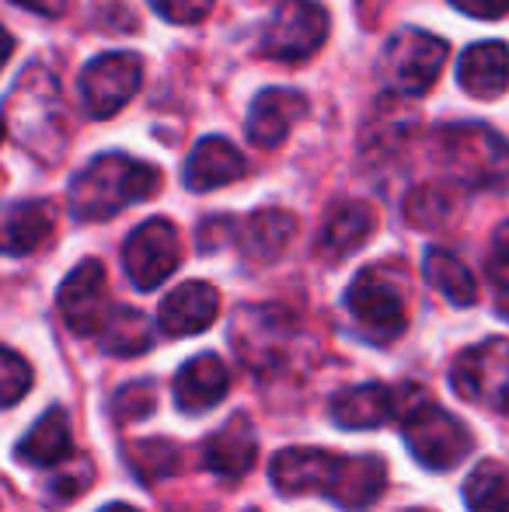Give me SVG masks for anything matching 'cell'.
Listing matches in <instances>:
<instances>
[{"mask_svg": "<svg viewBox=\"0 0 509 512\" xmlns=\"http://www.w3.org/2000/svg\"><path fill=\"white\" fill-rule=\"evenodd\" d=\"M272 488L283 495H321L335 506L360 512L374 506L387 488V464L374 453L321 450V446H290L276 453L269 467Z\"/></svg>", "mask_w": 509, "mask_h": 512, "instance_id": "obj_1", "label": "cell"}, {"mask_svg": "<svg viewBox=\"0 0 509 512\" xmlns=\"http://www.w3.org/2000/svg\"><path fill=\"white\" fill-rule=\"evenodd\" d=\"M161 171L126 154H102L70 182V213L84 223L109 220L161 192Z\"/></svg>", "mask_w": 509, "mask_h": 512, "instance_id": "obj_2", "label": "cell"}, {"mask_svg": "<svg viewBox=\"0 0 509 512\" xmlns=\"http://www.w3.org/2000/svg\"><path fill=\"white\" fill-rule=\"evenodd\" d=\"M401 436L412 457L429 471H450L471 453L475 439H471L468 425L447 408L426 401L422 391H412L405 411H401Z\"/></svg>", "mask_w": 509, "mask_h": 512, "instance_id": "obj_3", "label": "cell"}, {"mask_svg": "<svg viewBox=\"0 0 509 512\" xmlns=\"http://www.w3.org/2000/svg\"><path fill=\"white\" fill-rule=\"evenodd\" d=\"M436 150H440V164L464 185H489L509 182V143L496 129L482 126V122H461V126H447L436 136Z\"/></svg>", "mask_w": 509, "mask_h": 512, "instance_id": "obj_4", "label": "cell"}, {"mask_svg": "<svg viewBox=\"0 0 509 512\" xmlns=\"http://www.w3.org/2000/svg\"><path fill=\"white\" fill-rule=\"evenodd\" d=\"M447 42L440 35H429L422 28H401L387 39L381 56V74L384 84L394 95L419 98L440 77L443 63H447Z\"/></svg>", "mask_w": 509, "mask_h": 512, "instance_id": "obj_5", "label": "cell"}, {"mask_svg": "<svg viewBox=\"0 0 509 512\" xmlns=\"http://www.w3.org/2000/svg\"><path fill=\"white\" fill-rule=\"evenodd\" d=\"M450 387L478 408L509 415V338H485L450 366Z\"/></svg>", "mask_w": 509, "mask_h": 512, "instance_id": "obj_6", "label": "cell"}, {"mask_svg": "<svg viewBox=\"0 0 509 512\" xmlns=\"http://www.w3.org/2000/svg\"><path fill=\"white\" fill-rule=\"evenodd\" d=\"M328 39V11L318 0H283L262 28V56L297 63L314 56Z\"/></svg>", "mask_w": 509, "mask_h": 512, "instance_id": "obj_7", "label": "cell"}, {"mask_svg": "<svg viewBox=\"0 0 509 512\" xmlns=\"http://www.w3.org/2000/svg\"><path fill=\"white\" fill-rule=\"evenodd\" d=\"M346 307L353 314V321L360 324V331L367 338H374L377 345H387L408 328V310L405 297L398 286L387 279L384 269H363L360 276L349 283L346 290Z\"/></svg>", "mask_w": 509, "mask_h": 512, "instance_id": "obj_8", "label": "cell"}, {"mask_svg": "<svg viewBox=\"0 0 509 512\" xmlns=\"http://www.w3.org/2000/svg\"><path fill=\"white\" fill-rule=\"evenodd\" d=\"M182 262V237L164 216L140 223L123 244V269L136 290L150 293L171 276Z\"/></svg>", "mask_w": 509, "mask_h": 512, "instance_id": "obj_9", "label": "cell"}, {"mask_svg": "<svg viewBox=\"0 0 509 512\" xmlns=\"http://www.w3.org/2000/svg\"><path fill=\"white\" fill-rule=\"evenodd\" d=\"M143 63L133 53H102L81 70V105L91 119H112L140 91Z\"/></svg>", "mask_w": 509, "mask_h": 512, "instance_id": "obj_10", "label": "cell"}, {"mask_svg": "<svg viewBox=\"0 0 509 512\" xmlns=\"http://www.w3.org/2000/svg\"><path fill=\"white\" fill-rule=\"evenodd\" d=\"M105 265L98 258H84L60 286V297H56V307H60V317L74 335H98L105 324Z\"/></svg>", "mask_w": 509, "mask_h": 512, "instance_id": "obj_11", "label": "cell"}, {"mask_svg": "<svg viewBox=\"0 0 509 512\" xmlns=\"http://www.w3.org/2000/svg\"><path fill=\"white\" fill-rule=\"evenodd\" d=\"M415 387H387V384H356L332 398V422L339 429H381L391 418H401Z\"/></svg>", "mask_w": 509, "mask_h": 512, "instance_id": "obj_12", "label": "cell"}, {"mask_svg": "<svg viewBox=\"0 0 509 512\" xmlns=\"http://www.w3.org/2000/svg\"><path fill=\"white\" fill-rule=\"evenodd\" d=\"M258 460V436L248 415H231L227 425L203 439L199 446V464L220 481H241Z\"/></svg>", "mask_w": 509, "mask_h": 512, "instance_id": "obj_13", "label": "cell"}, {"mask_svg": "<svg viewBox=\"0 0 509 512\" xmlns=\"http://www.w3.org/2000/svg\"><path fill=\"white\" fill-rule=\"evenodd\" d=\"M220 314V293L217 286L192 279L182 283L161 300L157 310V328L168 338H185V335H203Z\"/></svg>", "mask_w": 509, "mask_h": 512, "instance_id": "obj_14", "label": "cell"}, {"mask_svg": "<svg viewBox=\"0 0 509 512\" xmlns=\"http://www.w3.org/2000/svg\"><path fill=\"white\" fill-rule=\"evenodd\" d=\"M238 328H248V335L234 331V349L245 363H252L258 373H265L272 363L283 359V349L290 342V321L283 310L272 307H245L238 314Z\"/></svg>", "mask_w": 509, "mask_h": 512, "instance_id": "obj_15", "label": "cell"}, {"mask_svg": "<svg viewBox=\"0 0 509 512\" xmlns=\"http://www.w3.org/2000/svg\"><path fill=\"white\" fill-rule=\"evenodd\" d=\"M307 115V98L293 88H265L248 108V140L262 150H276L290 136L293 122Z\"/></svg>", "mask_w": 509, "mask_h": 512, "instance_id": "obj_16", "label": "cell"}, {"mask_svg": "<svg viewBox=\"0 0 509 512\" xmlns=\"http://www.w3.org/2000/svg\"><path fill=\"white\" fill-rule=\"evenodd\" d=\"M227 387H231V370L224 366V359L203 352V356H192L182 370L175 373V405L185 415H203V411L217 408L224 401Z\"/></svg>", "mask_w": 509, "mask_h": 512, "instance_id": "obj_17", "label": "cell"}, {"mask_svg": "<svg viewBox=\"0 0 509 512\" xmlns=\"http://www.w3.org/2000/svg\"><path fill=\"white\" fill-rule=\"evenodd\" d=\"M248 161L231 140L224 136H206L192 147L189 161H185V189L192 192H213L224 189V185L245 178Z\"/></svg>", "mask_w": 509, "mask_h": 512, "instance_id": "obj_18", "label": "cell"}, {"mask_svg": "<svg viewBox=\"0 0 509 512\" xmlns=\"http://www.w3.org/2000/svg\"><path fill=\"white\" fill-rule=\"evenodd\" d=\"M457 84L464 88V95L482 98H503L509 91V46L506 42H475L461 53L457 60Z\"/></svg>", "mask_w": 509, "mask_h": 512, "instance_id": "obj_19", "label": "cell"}, {"mask_svg": "<svg viewBox=\"0 0 509 512\" xmlns=\"http://www.w3.org/2000/svg\"><path fill=\"white\" fill-rule=\"evenodd\" d=\"M56 227V213L46 199L0 206V255H32L49 241Z\"/></svg>", "mask_w": 509, "mask_h": 512, "instance_id": "obj_20", "label": "cell"}, {"mask_svg": "<svg viewBox=\"0 0 509 512\" xmlns=\"http://www.w3.org/2000/svg\"><path fill=\"white\" fill-rule=\"evenodd\" d=\"M377 230V213L367 203H356V199H346V203L332 206V213L325 216L318 234V251L328 262H342L353 251H360L363 244L370 241V234Z\"/></svg>", "mask_w": 509, "mask_h": 512, "instance_id": "obj_21", "label": "cell"}, {"mask_svg": "<svg viewBox=\"0 0 509 512\" xmlns=\"http://www.w3.org/2000/svg\"><path fill=\"white\" fill-rule=\"evenodd\" d=\"M70 453H74V436L63 408H49L18 443V460L28 467H60L70 460Z\"/></svg>", "mask_w": 509, "mask_h": 512, "instance_id": "obj_22", "label": "cell"}, {"mask_svg": "<svg viewBox=\"0 0 509 512\" xmlns=\"http://www.w3.org/2000/svg\"><path fill=\"white\" fill-rule=\"evenodd\" d=\"M297 234V216L290 209H258L248 216L245 230H241V251L248 262L269 265L286 251V244Z\"/></svg>", "mask_w": 509, "mask_h": 512, "instance_id": "obj_23", "label": "cell"}, {"mask_svg": "<svg viewBox=\"0 0 509 512\" xmlns=\"http://www.w3.org/2000/svg\"><path fill=\"white\" fill-rule=\"evenodd\" d=\"M102 349L112 356H140L154 345V324L136 307H112L102 324Z\"/></svg>", "mask_w": 509, "mask_h": 512, "instance_id": "obj_24", "label": "cell"}, {"mask_svg": "<svg viewBox=\"0 0 509 512\" xmlns=\"http://www.w3.org/2000/svg\"><path fill=\"white\" fill-rule=\"evenodd\" d=\"M422 272H426L429 286H433V290H440L454 307H471L478 300L475 276H471L468 265H464L457 255H450V251L429 248L426 258H422Z\"/></svg>", "mask_w": 509, "mask_h": 512, "instance_id": "obj_25", "label": "cell"}, {"mask_svg": "<svg viewBox=\"0 0 509 512\" xmlns=\"http://www.w3.org/2000/svg\"><path fill=\"white\" fill-rule=\"evenodd\" d=\"M464 502L471 512H509V467L503 460H482L468 474Z\"/></svg>", "mask_w": 509, "mask_h": 512, "instance_id": "obj_26", "label": "cell"}, {"mask_svg": "<svg viewBox=\"0 0 509 512\" xmlns=\"http://www.w3.org/2000/svg\"><path fill=\"white\" fill-rule=\"evenodd\" d=\"M129 467L143 481H164L182 467V450L171 439H143V443L129 446Z\"/></svg>", "mask_w": 509, "mask_h": 512, "instance_id": "obj_27", "label": "cell"}, {"mask_svg": "<svg viewBox=\"0 0 509 512\" xmlns=\"http://www.w3.org/2000/svg\"><path fill=\"white\" fill-rule=\"evenodd\" d=\"M32 391V366L25 356L0 345V408H14Z\"/></svg>", "mask_w": 509, "mask_h": 512, "instance_id": "obj_28", "label": "cell"}, {"mask_svg": "<svg viewBox=\"0 0 509 512\" xmlns=\"http://www.w3.org/2000/svg\"><path fill=\"white\" fill-rule=\"evenodd\" d=\"M157 408V387L150 384V380H140V384H126L116 391V398H112V418L116 422H143V418H150Z\"/></svg>", "mask_w": 509, "mask_h": 512, "instance_id": "obj_29", "label": "cell"}, {"mask_svg": "<svg viewBox=\"0 0 509 512\" xmlns=\"http://www.w3.org/2000/svg\"><path fill=\"white\" fill-rule=\"evenodd\" d=\"M405 213L415 227H440L450 213V203L436 185H422V189H415L412 196H408Z\"/></svg>", "mask_w": 509, "mask_h": 512, "instance_id": "obj_30", "label": "cell"}, {"mask_svg": "<svg viewBox=\"0 0 509 512\" xmlns=\"http://www.w3.org/2000/svg\"><path fill=\"white\" fill-rule=\"evenodd\" d=\"M485 272H489V279H492V286L499 290V297L509 300V220L499 223L496 234H492L489 258H485Z\"/></svg>", "mask_w": 509, "mask_h": 512, "instance_id": "obj_31", "label": "cell"}, {"mask_svg": "<svg viewBox=\"0 0 509 512\" xmlns=\"http://www.w3.org/2000/svg\"><path fill=\"white\" fill-rule=\"evenodd\" d=\"M150 7L171 25H196L213 11V0H150Z\"/></svg>", "mask_w": 509, "mask_h": 512, "instance_id": "obj_32", "label": "cell"}, {"mask_svg": "<svg viewBox=\"0 0 509 512\" xmlns=\"http://www.w3.org/2000/svg\"><path fill=\"white\" fill-rule=\"evenodd\" d=\"M461 14L468 18H478V21H496V18H506L509 14V0H450Z\"/></svg>", "mask_w": 509, "mask_h": 512, "instance_id": "obj_33", "label": "cell"}, {"mask_svg": "<svg viewBox=\"0 0 509 512\" xmlns=\"http://www.w3.org/2000/svg\"><path fill=\"white\" fill-rule=\"evenodd\" d=\"M81 467H88V460H74V467L70 471H60L56 474V495L60 499H74L77 492H84V488L91 485V481H77V474H81ZM84 474H91V471H84Z\"/></svg>", "mask_w": 509, "mask_h": 512, "instance_id": "obj_34", "label": "cell"}, {"mask_svg": "<svg viewBox=\"0 0 509 512\" xmlns=\"http://www.w3.org/2000/svg\"><path fill=\"white\" fill-rule=\"evenodd\" d=\"M11 4L25 7L32 14H42V18H60L67 11V0H11Z\"/></svg>", "mask_w": 509, "mask_h": 512, "instance_id": "obj_35", "label": "cell"}, {"mask_svg": "<svg viewBox=\"0 0 509 512\" xmlns=\"http://www.w3.org/2000/svg\"><path fill=\"white\" fill-rule=\"evenodd\" d=\"M11 53H14V39H11V32L0 25V70H4L7 60H11Z\"/></svg>", "mask_w": 509, "mask_h": 512, "instance_id": "obj_36", "label": "cell"}, {"mask_svg": "<svg viewBox=\"0 0 509 512\" xmlns=\"http://www.w3.org/2000/svg\"><path fill=\"white\" fill-rule=\"evenodd\" d=\"M102 512H140V509H133V506H126V502H112V506H105Z\"/></svg>", "mask_w": 509, "mask_h": 512, "instance_id": "obj_37", "label": "cell"}, {"mask_svg": "<svg viewBox=\"0 0 509 512\" xmlns=\"http://www.w3.org/2000/svg\"><path fill=\"white\" fill-rule=\"evenodd\" d=\"M4 136H7V122H4V115H0V143H4Z\"/></svg>", "mask_w": 509, "mask_h": 512, "instance_id": "obj_38", "label": "cell"}, {"mask_svg": "<svg viewBox=\"0 0 509 512\" xmlns=\"http://www.w3.org/2000/svg\"><path fill=\"white\" fill-rule=\"evenodd\" d=\"M405 512H433V509H405Z\"/></svg>", "mask_w": 509, "mask_h": 512, "instance_id": "obj_39", "label": "cell"}, {"mask_svg": "<svg viewBox=\"0 0 509 512\" xmlns=\"http://www.w3.org/2000/svg\"><path fill=\"white\" fill-rule=\"evenodd\" d=\"M245 512H258V509H245Z\"/></svg>", "mask_w": 509, "mask_h": 512, "instance_id": "obj_40", "label": "cell"}]
</instances>
